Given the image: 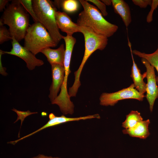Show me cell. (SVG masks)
<instances>
[{"mask_svg": "<svg viewBox=\"0 0 158 158\" xmlns=\"http://www.w3.org/2000/svg\"><path fill=\"white\" fill-rule=\"evenodd\" d=\"M83 10L79 14L77 23L80 26L91 28L96 33L107 38L118 30V26L105 20L97 8L87 0L79 1Z\"/></svg>", "mask_w": 158, "mask_h": 158, "instance_id": "6da1fadb", "label": "cell"}, {"mask_svg": "<svg viewBox=\"0 0 158 158\" xmlns=\"http://www.w3.org/2000/svg\"><path fill=\"white\" fill-rule=\"evenodd\" d=\"M27 12L19 0H12L7 5L1 18L4 24L9 26L11 37L18 42L24 39L30 25Z\"/></svg>", "mask_w": 158, "mask_h": 158, "instance_id": "7a4b0ae2", "label": "cell"}, {"mask_svg": "<svg viewBox=\"0 0 158 158\" xmlns=\"http://www.w3.org/2000/svg\"><path fill=\"white\" fill-rule=\"evenodd\" d=\"M80 32L84 35L85 42L84 55L79 67L74 73L75 80L71 90L77 92L81 85L80 80V75L83 67L89 57L97 50H102L107 46L108 42V38L95 32L91 28L79 26Z\"/></svg>", "mask_w": 158, "mask_h": 158, "instance_id": "3957f363", "label": "cell"}, {"mask_svg": "<svg viewBox=\"0 0 158 158\" xmlns=\"http://www.w3.org/2000/svg\"><path fill=\"white\" fill-rule=\"evenodd\" d=\"M24 39V47L35 55L44 49L57 45L40 22L30 25Z\"/></svg>", "mask_w": 158, "mask_h": 158, "instance_id": "277c9868", "label": "cell"}, {"mask_svg": "<svg viewBox=\"0 0 158 158\" xmlns=\"http://www.w3.org/2000/svg\"><path fill=\"white\" fill-rule=\"evenodd\" d=\"M35 12L41 23L48 30L51 37L57 44L62 39L57 26L55 16L56 10L49 0H33Z\"/></svg>", "mask_w": 158, "mask_h": 158, "instance_id": "5b68a950", "label": "cell"}, {"mask_svg": "<svg viewBox=\"0 0 158 158\" xmlns=\"http://www.w3.org/2000/svg\"><path fill=\"white\" fill-rule=\"evenodd\" d=\"M133 83L128 87L112 93H103L99 98L100 104L103 106H113L119 101L134 99L142 101L145 97L136 89Z\"/></svg>", "mask_w": 158, "mask_h": 158, "instance_id": "8992f818", "label": "cell"}, {"mask_svg": "<svg viewBox=\"0 0 158 158\" xmlns=\"http://www.w3.org/2000/svg\"><path fill=\"white\" fill-rule=\"evenodd\" d=\"M141 62L145 67L146 71L143 75L147 79L146 94L145 96L149 105L150 110L152 112L156 99L158 98V87L154 68L145 59L141 58Z\"/></svg>", "mask_w": 158, "mask_h": 158, "instance_id": "52a82bcc", "label": "cell"}, {"mask_svg": "<svg viewBox=\"0 0 158 158\" xmlns=\"http://www.w3.org/2000/svg\"><path fill=\"white\" fill-rule=\"evenodd\" d=\"M12 48L9 51H4L5 54L12 55L18 57L26 63V66L30 70L35 69L36 66L43 65V61L37 58L35 55L21 45L14 37H12Z\"/></svg>", "mask_w": 158, "mask_h": 158, "instance_id": "ba28073f", "label": "cell"}, {"mask_svg": "<svg viewBox=\"0 0 158 158\" xmlns=\"http://www.w3.org/2000/svg\"><path fill=\"white\" fill-rule=\"evenodd\" d=\"M49 120L45 124L34 132L17 140L14 141V143L16 144L18 142L47 128L54 126L64 123L72 121H78L94 118H100V116L98 114L89 115L78 117L69 118L66 117L64 115H62L60 116H56L53 113L50 114L49 115Z\"/></svg>", "mask_w": 158, "mask_h": 158, "instance_id": "9c48e42d", "label": "cell"}, {"mask_svg": "<svg viewBox=\"0 0 158 158\" xmlns=\"http://www.w3.org/2000/svg\"><path fill=\"white\" fill-rule=\"evenodd\" d=\"M51 67L52 83L49 97L52 102L58 96L57 94L63 81L65 69L63 66L58 64L52 65Z\"/></svg>", "mask_w": 158, "mask_h": 158, "instance_id": "30bf717a", "label": "cell"}, {"mask_svg": "<svg viewBox=\"0 0 158 158\" xmlns=\"http://www.w3.org/2000/svg\"><path fill=\"white\" fill-rule=\"evenodd\" d=\"M55 16L56 23L59 29L67 35H72L76 32H80L79 26L72 21L70 17L64 12L57 10Z\"/></svg>", "mask_w": 158, "mask_h": 158, "instance_id": "8fae6325", "label": "cell"}, {"mask_svg": "<svg viewBox=\"0 0 158 158\" xmlns=\"http://www.w3.org/2000/svg\"><path fill=\"white\" fill-rule=\"evenodd\" d=\"M128 39V44L129 47L133 61V65L131 71L130 77L133 82L135 87L138 91L141 94L144 95L146 91V83L143 81L144 77L140 71L138 67L134 60L131 49V43Z\"/></svg>", "mask_w": 158, "mask_h": 158, "instance_id": "7c38bea8", "label": "cell"}, {"mask_svg": "<svg viewBox=\"0 0 158 158\" xmlns=\"http://www.w3.org/2000/svg\"><path fill=\"white\" fill-rule=\"evenodd\" d=\"M65 51L64 45L62 44L57 49L47 48L42 50L41 52L46 57L48 61L51 65L58 64L64 66Z\"/></svg>", "mask_w": 158, "mask_h": 158, "instance_id": "4fadbf2b", "label": "cell"}, {"mask_svg": "<svg viewBox=\"0 0 158 158\" xmlns=\"http://www.w3.org/2000/svg\"><path fill=\"white\" fill-rule=\"evenodd\" d=\"M111 2L114 12L121 16L127 28L132 21L131 12L128 5L123 0H111Z\"/></svg>", "mask_w": 158, "mask_h": 158, "instance_id": "5bb4252c", "label": "cell"}, {"mask_svg": "<svg viewBox=\"0 0 158 158\" xmlns=\"http://www.w3.org/2000/svg\"><path fill=\"white\" fill-rule=\"evenodd\" d=\"M150 123L149 119L138 123L135 126L130 129H124L122 132L131 137L145 139L150 135L148 126Z\"/></svg>", "mask_w": 158, "mask_h": 158, "instance_id": "9a60e30c", "label": "cell"}, {"mask_svg": "<svg viewBox=\"0 0 158 158\" xmlns=\"http://www.w3.org/2000/svg\"><path fill=\"white\" fill-rule=\"evenodd\" d=\"M132 52L133 54L146 60L156 70L158 74V46L156 50L151 54L142 52L136 50H132ZM156 80L158 84V76L156 77Z\"/></svg>", "mask_w": 158, "mask_h": 158, "instance_id": "2e32d148", "label": "cell"}, {"mask_svg": "<svg viewBox=\"0 0 158 158\" xmlns=\"http://www.w3.org/2000/svg\"><path fill=\"white\" fill-rule=\"evenodd\" d=\"M126 116V119L122 125L124 129L132 128L143 120L140 113L137 111H131Z\"/></svg>", "mask_w": 158, "mask_h": 158, "instance_id": "e0dca14e", "label": "cell"}, {"mask_svg": "<svg viewBox=\"0 0 158 158\" xmlns=\"http://www.w3.org/2000/svg\"><path fill=\"white\" fill-rule=\"evenodd\" d=\"M60 6L65 11L71 13L78 10L79 4L78 1L75 0H61L60 1Z\"/></svg>", "mask_w": 158, "mask_h": 158, "instance_id": "ac0fdd59", "label": "cell"}, {"mask_svg": "<svg viewBox=\"0 0 158 158\" xmlns=\"http://www.w3.org/2000/svg\"><path fill=\"white\" fill-rule=\"evenodd\" d=\"M20 3L22 5L24 9L28 12L32 16L34 22H40L34 11L32 0H19Z\"/></svg>", "mask_w": 158, "mask_h": 158, "instance_id": "d6986e66", "label": "cell"}, {"mask_svg": "<svg viewBox=\"0 0 158 158\" xmlns=\"http://www.w3.org/2000/svg\"><path fill=\"white\" fill-rule=\"evenodd\" d=\"M12 39L9 30L4 25L0 26V44Z\"/></svg>", "mask_w": 158, "mask_h": 158, "instance_id": "ffe728a7", "label": "cell"}, {"mask_svg": "<svg viewBox=\"0 0 158 158\" xmlns=\"http://www.w3.org/2000/svg\"><path fill=\"white\" fill-rule=\"evenodd\" d=\"M12 110L15 112L17 115V118L16 120L14 122V123L16 122L19 120L21 121L20 128H21L23 122L26 117L31 114L38 113L37 112H31L29 110L26 111H21L17 110L14 108H13Z\"/></svg>", "mask_w": 158, "mask_h": 158, "instance_id": "44dd1931", "label": "cell"}, {"mask_svg": "<svg viewBox=\"0 0 158 158\" xmlns=\"http://www.w3.org/2000/svg\"><path fill=\"white\" fill-rule=\"evenodd\" d=\"M87 1H90L95 5L101 11L103 16H106L108 15L106 10V5L102 1L99 0H88Z\"/></svg>", "mask_w": 158, "mask_h": 158, "instance_id": "7402d4cb", "label": "cell"}, {"mask_svg": "<svg viewBox=\"0 0 158 158\" xmlns=\"http://www.w3.org/2000/svg\"><path fill=\"white\" fill-rule=\"evenodd\" d=\"M158 6V0H152L151 6V9L147 17V22L148 23L151 22L153 20L152 16L154 11L157 8Z\"/></svg>", "mask_w": 158, "mask_h": 158, "instance_id": "603a6c76", "label": "cell"}, {"mask_svg": "<svg viewBox=\"0 0 158 158\" xmlns=\"http://www.w3.org/2000/svg\"><path fill=\"white\" fill-rule=\"evenodd\" d=\"M133 4L141 8H145L148 5L151 6L152 0H133Z\"/></svg>", "mask_w": 158, "mask_h": 158, "instance_id": "cb8c5ba5", "label": "cell"}, {"mask_svg": "<svg viewBox=\"0 0 158 158\" xmlns=\"http://www.w3.org/2000/svg\"><path fill=\"white\" fill-rule=\"evenodd\" d=\"M9 1L8 0H0V11H4L6 8L5 6Z\"/></svg>", "mask_w": 158, "mask_h": 158, "instance_id": "d4e9b609", "label": "cell"}, {"mask_svg": "<svg viewBox=\"0 0 158 158\" xmlns=\"http://www.w3.org/2000/svg\"><path fill=\"white\" fill-rule=\"evenodd\" d=\"M30 158H61L59 157H53L51 156H48L43 154H39L36 156Z\"/></svg>", "mask_w": 158, "mask_h": 158, "instance_id": "484cf974", "label": "cell"}, {"mask_svg": "<svg viewBox=\"0 0 158 158\" xmlns=\"http://www.w3.org/2000/svg\"><path fill=\"white\" fill-rule=\"evenodd\" d=\"M106 5L109 6L112 4L111 0H101Z\"/></svg>", "mask_w": 158, "mask_h": 158, "instance_id": "4316f807", "label": "cell"}]
</instances>
